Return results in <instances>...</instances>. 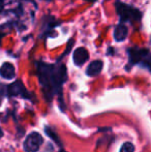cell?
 <instances>
[{"mask_svg":"<svg viewBox=\"0 0 151 152\" xmlns=\"http://www.w3.org/2000/svg\"><path fill=\"white\" fill-rule=\"evenodd\" d=\"M0 75H1L2 78L7 79V80L15 78V76H16L15 66L9 62H5V63L2 64L1 68H0Z\"/></svg>","mask_w":151,"mask_h":152,"instance_id":"52a82bcc","label":"cell"},{"mask_svg":"<svg viewBox=\"0 0 151 152\" xmlns=\"http://www.w3.org/2000/svg\"><path fill=\"white\" fill-rule=\"evenodd\" d=\"M116 10L118 15L120 16V19L122 22L127 21H139L142 17V14L137 8H133L127 4L117 2L116 3Z\"/></svg>","mask_w":151,"mask_h":152,"instance_id":"7a4b0ae2","label":"cell"},{"mask_svg":"<svg viewBox=\"0 0 151 152\" xmlns=\"http://www.w3.org/2000/svg\"><path fill=\"white\" fill-rule=\"evenodd\" d=\"M103 61L101 60H94L92 61L90 64H89V66L87 67V75L90 77H94V76H97V75L99 74V72H101V69H103Z\"/></svg>","mask_w":151,"mask_h":152,"instance_id":"ba28073f","label":"cell"},{"mask_svg":"<svg viewBox=\"0 0 151 152\" xmlns=\"http://www.w3.org/2000/svg\"><path fill=\"white\" fill-rule=\"evenodd\" d=\"M89 58V53L83 47L76 49V51L74 52V62H75L76 65L81 66L85 63Z\"/></svg>","mask_w":151,"mask_h":152,"instance_id":"8992f818","label":"cell"},{"mask_svg":"<svg viewBox=\"0 0 151 152\" xmlns=\"http://www.w3.org/2000/svg\"><path fill=\"white\" fill-rule=\"evenodd\" d=\"M2 136H3V132H2V129L0 128V138H1Z\"/></svg>","mask_w":151,"mask_h":152,"instance_id":"5bb4252c","label":"cell"},{"mask_svg":"<svg viewBox=\"0 0 151 152\" xmlns=\"http://www.w3.org/2000/svg\"><path fill=\"white\" fill-rule=\"evenodd\" d=\"M37 75L48 100H51L54 94L58 93L67 77L66 68L64 65L55 66L47 63L38 64Z\"/></svg>","mask_w":151,"mask_h":152,"instance_id":"6da1fadb","label":"cell"},{"mask_svg":"<svg viewBox=\"0 0 151 152\" xmlns=\"http://www.w3.org/2000/svg\"><path fill=\"white\" fill-rule=\"evenodd\" d=\"M42 142H44V139H42V134H39L36 132H31L25 140L24 149L27 152H36L40 148Z\"/></svg>","mask_w":151,"mask_h":152,"instance_id":"3957f363","label":"cell"},{"mask_svg":"<svg viewBox=\"0 0 151 152\" xmlns=\"http://www.w3.org/2000/svg\"><path fill=\"white\" fill-rule=\"evenodd\" d=\"M2 10H3V6H2L1 4H0V12H1Z\"/></svg>","mask_w":151,"mask_h":152,"instance_id":"9a60e30c","label":"cell"},{"mask_svg":"<svg viewBox=\"0 0 151 152\" xmlns=\"http://www.w3.org/2000/svg\"><path fill=\"white\" fill-rule=\"evenodd\" d=\"M135 151V146L131 142H126L122 145L120 148V152H133Z\"/></svg>","mask_w":151,"mask_h":152,"instance_id":"8fae6325","label":"cell"},{"mask_svg":"<svg viewBox=\"0 0 151 152\" xmlns=\"http://www.w3.org/2000/svg\"><path fill=\"white\" fill-rule=\"evenodd\" d=\"M6 90H7V87L4 86V84H0V95H4L6 93Z\"/></svg>","mask_w":151,"mask_h":152,"instance_id":"4fadbf2b","label":"cell"},{"mask_svg":"<svg viewBox=\"0 0 151 152\" xmlns=\"http://www.w3.org/2000/svg\"><path fill=\"white\" fill-rule=\"evenodd\" d=\"M127 36V28L125 25L120 24L115 28L114 31V38L116 42H122Z\"/></svg>","mask_w":151,"mask_h":152,"instance_id":"9c48e42d","label":"cell"},{"mask_svg":"<svg viewBox=\"0 0 151 152\" xmlns=\"http://www.w3.org/2000/svg\"><path fill=\"white\" fill-rule=\"evenodd\" d=\"M46 132H47V134H48V136L50 137V138L52 139L53 141H55V142H56L57 145L61 146L60 139H58V137H57L56 134H55V132H53V129H51V128H49V127H46Z\"/></svg>","mask_w":151,"mask_h":152,"instance_id":"30bf717a","label":"cell"},{"mask_svg":"<svg viewBox=\"0 0 151 152\" xmlns=\"http://www.w3.org/2000/svg\"><path fill=\"white\" fill-rule=\"evenodd\" d=\"M142 62H143V65L145 66V67H147L151 72V53H148L145 56V58L142 60Z\"/></svg>","mask_w":151,"mask_h":152,"instance_id":"7c38bea8","label":"cell"},{"mask_svg":"<svg viewBox=\"0 0 151 152\" xmlns=\"http://www.w3.org/2000/svg\"><path fill=\"white\" fill-rule=\"evenodd\" d=\"M7 93L9 94L10 96H28V92L25 89L24 85L21 81H16L12 84H10L9 86L7 87Z\"/></svg>","mask_w":151,"mask_h":152,"instance_id":"277c9868","label":"cell"},{"mask_svg":"<svg viewBox=\"0 0 151 152\" xmlns=\"http://www.w3.org/2000/svg\"><path fill=\"white\" fill-rule=\"evenodd\" d=\"M149 53V51L146 49H137V48H131L128 51L129 54V61L131 64H137L141 62L145 58L146 55Z\"/></svg>","mask_w":151,"mask_h":152,"instance_id":"5b68a950","label":"cell"},{"mask_svg":"<svg viewBox=\"0 0 151 152\" xmlns=\"http://www.w3.org/2000/svg\"><path fill=\"white\" fill-rule=\"evenodd\" d=\"M86 1H90V2H94L95 0H86Z\"/></svg>","mask_w":151,"mask_h":152,"instance_id":"e0dca14e","label":"cell"},{"mask_svg":"<svg viewBox=\"0 0 151 152\" xmlns=\"http://www.w3.org/2000/svg\"><path fill=\"white\" fill-rule=\"evenodd\" d=\"M1 102H2V96L0 95V106H1Z\"/></svg>","mask_w":151,"mask_h":152,"instance_id":"2e32d148","label":"cell"}]
</instances>
